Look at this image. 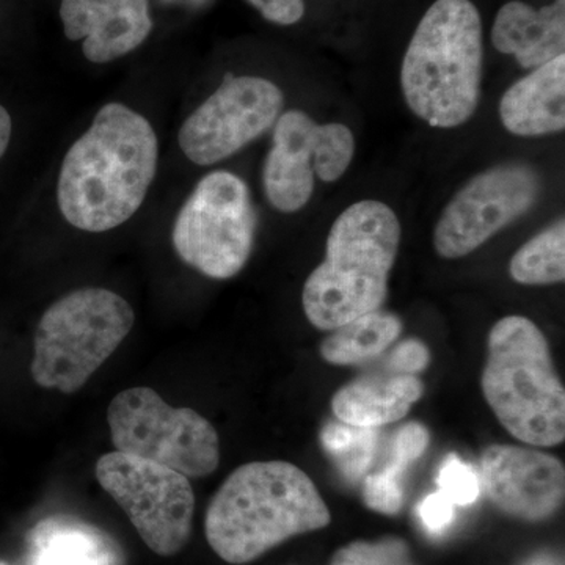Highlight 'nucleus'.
<instances>
[{
  "label": "nucleus",
  "instance_id": "nucleus-20",
  "mask_svg": "<svg viewBox=\"0 0 565 565\" xmlns=\"http://www.w3.org/2000/svg\"><path fill=\"white\" fill-rule=\"evenodd\" d=\"M330 565H412L408 545L399 537L355 541L341 546Z\"/></svg>",
  "mask_w": 565,
  "mask_h": 565
},
{
  "label": "nucleus",
  "instance_id": "nucleus-12",
  "mask_svg": "<svg viewBox=\"0 0 565 565\" xmlns=\"http://www.w3.org/2000/svg\"><path fill=\"white\" fill-rule=\"evenodd\" d=\"M285 96L274 82L256 76L226 77L181 126V150L196 166L225 161L273 128Z\"/></svg>",
  "mask_w": 565,
  "mask_h": 565
},
{
  "label": "nucleus",
  "instance_id": "nucleus-27",
  "mask_svg": "<svg viewBox=\"0 0 565 565\" xmlns=\"http://www.w3.org/2000/svg\"><path fill=\"white\" fill-rule=\"evenodd\" d=\"M267 21L280 25L296 24L305 14L303 0H248Z\"/></svg>",
  "mask_w": 565,
  "mask_h": 565
},
{
  "label": "nucleus",
  "instance_id": "nucleus-3",
  "mask_svg": "<svg viewBox=\"0 0 565 565\" xmlns=\"http://www.w3.org/2000/svg\"><path fill=\"white\" fill-rule=\"evenodd\" d=\"M399 243V218L388 204L362 200L341 212L327 237L326 258L305 281L308 321L332 332L381 310Z\"/></svg>",
  "mask_w": 565,
  "mask_h": 565
},
{
  "label": "nucleus",
  "instance_id": "nucleus-18",
  "mask_svg": "<svg viewBox=\"0 0 565 565\" xmlns=\"http://www.w3.org/2000/svg\"><path fill=\"white\" fill-rule=\"evenodd\" d=\"M332 332L321 344L322 359L338 366H352L370 362L385 352L403 332V322L396 315L377 310Z\"/></svg>",
  "mask_w": 565,
  "mask_h": 565
},
{
  "label": "nucleus",
  "instance_id": "nucleus-15",
  "mask_svg": "<svg viewBox=\"0 0 565 565\" xmlns=\"http://www.w3.org/2000/svg\"><path fill=\"white\" fill-rule=\"evenodd\" d=\"M501 122L519 137H542L565 128V55L537 66L505 90Z\"/></svg>",
  "mask_w": 565,
  "mask_h": 565
},
{
  "label": "nucleus",
  "instance_id": "nucleus-29",
  "mask_svg": "<svg viewBox=\"0 0 565 565\" xmlns=\"http://www.w3.org/2000/svg\"><path fill=\"white\" fill-rule=\"evenodd\" d=\"M0 565H2V564H0Z\"/></svg>",
  "mask_w": 565,
  "mask_h": 565
},
{
  "label": "nucleus",
  "instance_id": "nucleus-5",
  "mask_svg": "<svg viewBox=\"0 0 565 565\" xmlns=\"http://www.w3.org/2000/svg\"><path fill=\"white\" fill-rule=\"evenodd\" d=\"M487 345L481 386L498 422L523 444H563L565 392L545 334L525 316H505Z\"/></svg>",
  "mask_w": 565,
  "mask_h": 565
},
{
  "label": "nucleus",
  "instance_id": "nucleus-11",
  "mask_svg": "<svg viewBox=\"0 0 565 565\" xmlns=\"http://www.w3.org/2000/svg\"><path fill=\"white\" fill-rule=\"evenodd\" d=\"M541 189V177L527 163H501L476 174L441 212L434 230L435 252L459 259L478 250L533 210Z\"/></svg>",
  "mask_w": 565,
  "mask_h": 565
},
{
  "label": "nucleus",
  "instance_id": "nucleus-1",
  "mask_svg": "<svg viewBox=\"0 0 565 565\" xmlns=\"http://www.w3.org/2000/svg\"><path fill=\"white\" fill-rule=\"evenodd\" d=\"M158 156L150 121L125 104H106L63 159L57 202L65 221L88 233L128 222L150 191Z\"/></svg>",
  "mask_w": 565,
  "mask_h": 565
},
{
  "label": "nucleus",
  "instance_id": "nucleus-13",
  "mask_svg": "<svg viewBox=\"0 0 565 565\" xmlns=\"http://www.w3.org/2000/svg\"><path fill=\"white\" fill-rule=\"evenodd\" d=\"M481 473L490 501L523 522H544L564 503V465L537 449L489 446L482 452Z\"/></svg>",
  "mask_w": 565,
  "mask_h": 565
},
{
  "label": "nucleus",
  "instance_id": "nucleus-6",
  "mask_svg": "<svg viewBox=\"0 0 565 565\" xmlns=\"http://www.w3.org/2000/svg\"><path fill=\"white\" fill-rule=\"evenodd\" d=\"M128 300L104 288H84L52 303L36 327L32 377L41 388L73 394L131 333Z\"/></svg>",
  "mask_w": 565,
  "mask_h": 565
},
{
  "label": "nucleus",
  "instance_id": "nucleus-17",
  "mask_svg": "<svg viewBox=\"0 0 565 565\" xmlns=\"http://www.w3.org/2000/svg\"><path fill=\"white\" fill-rule=\"evenodd\" d=\"M423 390L415 374L364 375L338 390L332 411L338 422L379 429L403 419L418 403Z\"/></svg>",
  "mask_w": 565,
  "mask_h": 565
},
{
  "label": "nucleus",
  "instance_id": "nucleus-19",
  "mask_svg": "<svg viewBox=\"0 0 565 565\" xmlns=\"http://www.w3.org/2000/svg\"><path fill=\"white\" fill-rule=\"evenodd\" d=\"M512 280L520 285H556L565 280L564 218L531 237L509 263Z\"/></svg>",
  "mask_w": 565,
  "mask_h": 565
},
{
  "label": "nucleus",
  "instance_id": "nucleus-14",
  "mask_svg": "<svg viewBox=\"0 0 565 565\" xmlns=\"http://www.w3.org/2000/svg\"><path fill=\"white\" fill-rule=\"evenodd\" d=\"M66 39L84 40L87 61L107 63L129 54L152 29L150 0H62Z\"/></svg>",
  "mask_w": 565,
  "mask_h": 565
},
{
  "label": "nucleus",
  "instance_id": "nucleus-24",
  "mask_svg": "<svg viewBox=\"0 0 565 565\" xmlns=\"http://www.w3.org/2000/svg\"><path fill=\"white\" fill-rule=\"evenodd\" d=\"M377 429L362 427L359 437L353 441L351 448L334 459L338 468L343 471L345 478L359 479L366 473L367 468L373 463L375 448H377Z\"/></svg>",
  "mask_w": 565,
  "mask_h": 565
},
{
  "label": "nucleus",
  "instance_id": "nucleus-23",
  "mask_svg": "<svg viewBox=\"0 0 565 565\" xmlns=\"http://www.w3.org/2000/svg\"><path fill=\"white\" fill-rule=\"evenodd\" d=\"M429 430L419 423H408L394 435L393 460L388 468L403 476L408 465L419 459L429 446Z\"/></svg>",
  "mask_w": 565,
  "mask_h": 565
},
{
  "label": "nucleus",
  "instance_id": "nucleus-10",
  "mask_svg": "<svg viewBox=\"0 0 565 565\" xmlns=\"http://www.w3.org/2000/svg\"><path fill=\"white\" fill-rule=\"evenodd\" d=\"M355 154V137L343 122L318 125L302 110H289L274 125L273 150L263 182L275 210L292 214L310 202L315 178L340 180Z\"/></svg>",
  "mask_w": 565,
  "mask_h": 565
},
{
  "label": "nucleus",
  "instance_id": "nucleus-2",
  "mask_svg": "<svg viewBox=\"0 0 565 565\" xmlns=\"http://www.w3.org/2000/svg\"><path fill=\"white\" fill-rule=\"evenodd\" d=\"M330 522L310 476L294 463L270 460L241 465L225 479L207 505L204 534L215 555L243 565Z\"/></svg>",
  "mask_w": 565,
  "mask_h": 565
},
{
  "label": "nucleus",
  "instance_id": "nucleus-21",
  "mask_svg": "<svg viewBox=\"0 0 565 565\" xmlns=\"http://www.w3.org/2000/svg\"><path fill=\"white\" fill-rule=\"evenodd\" d=\"M438 492L445 494L455 505H470L481 494V479L471 465L465 463L460 457H446L437 476Z\"/></svg>",
  "mask_w": 565,
  "mask_h": 565
},
{
  "label": "nucleus",
  "instance_id": "nucleus-16",
  "mask_svg": "<svg viewBox=\"0 0 565 565\" xmlns=\"http://www.w3.org/2000/svg\"><path fill=\"white\" fill-rule=\"evenodd\" d=\"M492 43L503 54L514 55L523 68L559 57L565 50V0L539 10L519 0L505 3L494 18Z\"/></svg>",
  "mask_w": 565,
  "mask_h": 565
},
{
  "label": "nucleus",
  "instance_id": "nucleus-7",
  "mask_svg": "<svg viewBox=\"0 0 565 565\" xmlns=\"http://www.w3.org/2000/svg\"><path fill=\"white\" fill-rule=\"evenodd\" d=\"M111 444L122 455L204 478L221 463L215 427L192 408H174L148 386L118 393L107 408Z\"/></svg>",
  "mask_w": 565,
  "mask_h": 565
},
{
  "label": "nucleus",
  "instance_id": "nucleus-26",
  "mask_svg": "<svg viewBox=\"0 0 565 565\" xmlns=\"http://www.w3.org/2000/svg\"><path fill=\"white\" fill-rule=\"evenodd\" d=\"M430 362L429 349L418 340L403 341L388 356V370L392 373L416 374L426 370Z\"/></svg>",
  "mask_w": 565,
  "mask_h": 565
},
{
  "label": "nucleus",
  "instance_id": "nucleus-8",
  "mask_svg": "<svg viewBox=\"0 0 565 565\" xmlns=\"http://www.w3.org/2000/svg\"><path fill=\"white\" fill-rule=\"evenodd\" d=\"M256 211L250 191L237 174L212 172L196 184L173 226L178 256L212 280H228L250 258Z\"/></svg>",
  "mask_w": 565,
  "mask_h": 565
},
{
  "label": "nucleus",
  "instance_id": "nucleus-22",
  "mask_svg": "<svg viewBox=\"0 0 565 565\" xmlns=\"http://www.w3.org/2000/svg\"><path fill=\"white\" fill-rule=\"evenodd\" d=\"M401 479L403 476L388 467L379 473L367 476L363 486L364 504L377 514L396 515L404 504Z\"/></svg>",
  "mask_w": 565,
  "mask_h": 565
},
{
  "label": "nucleus",
  "instance_id": "nucleus-25",
  "mask_svg": "<svg viewBox=\"0 0 565 565\" xmlns=\"http://www.w3.org/2000/svg\"><path fill=\"white\" fill-rule=\"evenodd\" d=\"M455 503H451L441 492L427 494L418 508L423 526L433 534L444 533L455 520Z\"/></svg>",
  "mask_w": 565,
  "mask_h": 565
},
{
  "label": "nucleus",
  "instance_id": "nucleus-4",
  "mask_svg": "<svg viewBox=\"0 0 565 565\" xmlns=\"http://www.w3.org/2000/svg\"><path fill=\"white\" fill-rule=\"evenodd\" d=\"M481 14L471 0H437L405 51L401 87L416 117L438 129L473 117L482 95Z\"/></svg>",
  "mask_w": 565,
  "mask_h": 565
},
{
  "label": "nucleus",
  "instance_id": "nucleus-28",
  "mask_svg": "<svg viewBox=\"0 0 565 565\" xmlns=\"http://www.w3.org/2000/svg\"><path fill=\"white\" fill-rule=\"evenodd\" d=\"M11 129H13V122L6 107L0 106V159L6 154L7 148H9L11 139Z\"/></svg>",
  "mask_w": 565,
  "mask_h": 565
},
{
  "label": "nucleus",
  "instance_id": "nucleus-9",
  "mask_svg": "<svg viewBox=\"0 0 565 565\" xmlns=\"http://www.w3.org/2000/svg\"><path fill=\"white\" fill-rule=\"evenodd\" d=\"M95 473L151 552L173 556L188 545L195 512L188 476L118 451L103 456Z\"/></svg>",
  "mask_w": 565,
  "mask_h": 565
}]
</instances>
